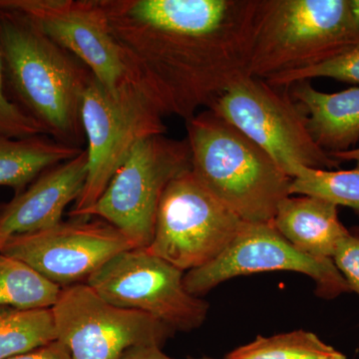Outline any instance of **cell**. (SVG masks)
<instances>
[{"label": "cell", "mask_w": 359, "mask_h": 359, "mask_svg": "<svg viewBox=\"0 0 359 359\" xmlns=\"http://www.w3.org/2000/svg\"><path fill=\"white\" fill-rule=\"evenodd\" d=\"M209 109L249 137L292 179L301 168L339 167L314 140L308 115L287 88L247 75L224 90Z\"/></svg>", "instance_id": "cell-6"}, {"label": "cell", "mask_w": 359, "mask_h": 359, "mask_svg": "<svg viewBox=\"0 0 359 359\" xmlns=\"http://www.w3.org/2000/svg\"><path fill=\"white\" fill-rule=\"evenodd\" d=\"M71 218L46 230L9 238L0 252L20 259L59 287L86 283L113 257L136 249L101 219Z\"/></svg>", "instance_id": "cell-12"}, {"label": "cell", "mask_w": 359, "mask_h": 359, "mask_svg": "<svg viewBox=\"0 0 359 359\" xmlns=\"http://www.w3.org/2000/svg\"><path fill=\"white\" fill-rule=\"evenodd\" d=\"M332 262L346 280L351 292L359 295V229L348 230L335 250Z\"/></svg>", "instance_id": "cell-24"}, {"label": "cell", "mask_w": 359, "mask_h": 359, "mask_svg": "<svg viewBox=\"0 0 359 359\" xmlns=\"http://www.w3.org/2000/svg\"><path fill=\"white\" fill-rule=\"evenodd\" d=\"M290 194L321 198L337 207L351 208L359 216V165L337 171L301 168L292 179Z\"/></svg>", "instance_id": "cell-21"}, {"label": "cell", "mask_w": 359, "mask_h": 359, "mask_svg": "<svg viewBox=\"0 0 359 359\" xmlns=\"http://www.w3.org/2000/svg\"><path fill=\"white\" fill-rule=\"evenodd\" d=\"M287 271L304 273L316 283V294L334 299L351 292L332 259L309 256L294 248L271 223H245L235 240L211 263L191 269L184 285L199 297L219 283L262 271Z\"/></svg>", "instance_id": "cell-11"}, {"label": "cell", "mask_w": 359, "mask_h": 359, "mask_svg": "<svg viewBox=\"0 0 359 359\" xmlns=\"http://www.w3.org/2000/svg\"><path fill=\"white\" fill-rule=\"evenodd\" d=\"M334 159L339 162H355L359 165V148L351 149V150L344 151V152L332 153L330 154Z\"/></svg>", "instance_id": "cell-27"}, {"label": "cell", "mask_w": 359, "mask_h": 359, "mask_svg": "<svg viewBox=\"0 0 359 359\" xmlns=\"http://www.w3.org/2000/svg\"><path fill=\"white\" fill-rule=\"evenodd\" d=\"M198 359H215V358H198Z\"/></svg>", "instance_id": "cell-30"}, {"label": "cell", "mask_w": 359, "mask_h": 359, "mask_svg": "<svg viewBox=\"0 0 359 359\" xmlns=\"http://www.w3.org/2000/svg\"><path fill=\"white\" fill-rule=\"evenodd\" d=\"M358 44L351 0H259L249 73L266 80L306 69Z\"/></svg>", "instance_id": "cell-4"}, {"label": "cell", "mask_w": 359, "mask_h": 359, "mask_svg": "<svg viewBox=\"0 0 359 359\" xmlns=\"http://www.w3.org/2000/svg\"><path fill=\"white\" fill-rule=\"evenodd\" d=\"M0 54L16 104L47 136L82 148V99L93 78L75 56L25 14L0 7Z\"/></svg>", "instance_id": "cell-2"}, {"label": "cell", "mask_w": 359, "mask_h": 359, "mask_svg": "<svg viewBox=\"0 0 359 359\" xmlns=\"http://www.w3.org/2000/svg\"><path fill=\"white\" fill-rule=\"evenodd\" d=\"M332 359H346V356L344 355V353H342V354H340L339 356H337V358H332Z\"/></svg>", "instance_id": "cell-29"}, {"label": "cell", "mask_w": 359, "mask_h": 359, "mask_svg": "<svg viewBox=\"0 0 359 359\" xmlns=\"http://www.w3.org/2000/svg\"><path fill=\"white\" fill-rule=\"evenodd\" d=\"M83 150L47 135L25 139L0 136V186L20 193L46 170L77 157Z\"/></svg>", "instance_id": "cell-17"}, {"label": "cell", "mask_w": 359, "mask_h": 359, "mask_svg": "<svg viewBox=\"0 0 359 359\" xmlns=\"http://www.w3.org/2000/svg\"><path fill=\"white\" fill-rule=\"evenodd\" d=\"M287 88L308 115L309 131L325 152L354 148L359 141V87L325 93L304 80Z\"/></svg>", "instance_id": "cell-16"}, {"label": "cell", "mask_w": 359, "mask_h": 359, "mask_svg": "<svg viewBox=\"0 0 359 359\" xmlns=\"http://www.w3.org/2000/svg\"><path fill=\"white\" fill-rule=\"evenodd\" d=\"M0 7L27 16L107 88L129 80L99 0H0Z\"/></svg>", "instance_id": "cell-13"}, {"label": "cell", "mask_w": 359, "mask_h": 359, "mask_svg": "<svg viewBox=\"0 0 359 359\" xmlns=\"http://www.w3.org/2000/svg\"><path fill=\"white\" fill-rule=\"evenodd\" d=\"M332 78L348 83L359 84V44L321 65L306 69L285 73L264 80L271 86L287 88L295 82L313 78Z\"/></svg>", "instance_id": "cell-22"}, {"label": "cell", "mask_w": 359, "mask_h": 359, "mask_svg": "<svg viewBox=\"0 0 359 359\" xmlns=\"http://www.w3.org/2000/svg\"><path fill=\"white\" fill-rule=\"evenodd\" d=\"M337 208L314 196L290 195L278 205L273 224L297 250L316 259H332L348 233Z\"/></svg>", "instance_id": "cell-15"}, {"label": "cell", "mask_w": 359, "mask_h": 359, "mask_svg": "<svg viewBox=\"0 0 359 359\" xmlns=\"http://www.w3.org/2000/svg\"><path fill=\"white\" fill-rule=\"evenodd\" d=\"M51 309L57 340L72 359H122L133 347L162 346L174 332L149 314L106 302L87 283L61 289Z\"/></svg>", "instance_id": "cell-10"}, {"label": "cell", "mask_w": 359, "mask_h": 359, "mask_svg": "<svg viewBox=\"0 0 359 359\" xmlns=\"http://www.w3.org/2000/svg\"><path fill=\"white\" fill-rule=\"evenodd\" d=\"M244 224L190 170L174 179L163 194L154 236L146 250L181 271H191L217 259Z\"/></svg>", "instance_id": "cell-8"}, {"label": "cell", "mask_w": 359, "mask_h": 359, "mask_svg": "<svg viewBox=\"0 0 359 359\" xmlns=\"http://www.w3.org/2000/svg\"><path fill=\"white\" fill-rule=\"evenodd\" d=\"M163 118L152 101L129 80L109 89L92 78L81 106L87 143L86 181L69 212L71 218H79L95 204L141 141L166 134Z\"/></svg>", "instance_id": "cell-5"}, {"label": "cell", "mask_w": 359, "mask_h": 359, "mask_svg": "<svg viewBox=\"0 0 359 359\" xmlns=\"http://www.w3.org/2000/svg\"><path fill=\"white\" fill-rule=\"evenodd\" d=\"M86 283L106 302L149 314L174 332L200 327L209 311L186 290L183 271L146 249L121 252Z\"/></svg>", "instance_id": "cell-9"}, {"label": "cell", "mask_w": 359, "mask_h": 359, "mask_svg": "<svg viewBox=\"0 0 359 359\" xmlns=\"http://www.w3.org/2000/svg\"><path fill=\"white\" fill-rule=\"evenodd\" d=\"M122 359H174L161 351L159 346H138L127 351Z\"/></svg>", "instance_id": "cell-26"}, {"label": "cell", "mask_w": 359, "mask_h": 359, "mask_svg": "<svg viewBox=\"0 0 359 359\" xmlns=\"http://www.w3.org/2000/svg\"><path fill=\"white\" fill-rule=\"evenodd\" d=\"M192 170L186 139L156 135L130 153L95 204L79 218H97L114 226L136 249H146L154 236L163 194L180 175Z\"/></svg>", "instance_id": "cell-7"}, {"label": "cell", "mask_w": 359, "mask_h": 359, "mask_svg": "<svg viewBox=\"0 0 359 359\" xmlns=\"http://www.w3.org/2000/svg\"><path fill=\"white\" fill-rule=\"evenodd\" d=\"M129 81L186 122L250 75L259 0H99Z\"/></svg>", "instance_id": "cell-1"}, {"label": "cell", "mask_w": 359, "mask_h": 359, "mask_svg": "<svg viewBox=\"0 0 359 359\" xmlns=\"http://www.w3.org/2000/svg\"><path fill=\"white\" fill-rule=\"evenodd\" d=\"M340 354L313 332L294 330L269 337H257L254 341L233 349L226 359H332Z\"/></svg>", "instance_id": "cell-20"}, {"label": "cell", "mask_w": 359, "mask_h": 359, "mask_svg": "<svg viewBox=\"0 0 359 359\" xmlns=\"http://www.w3.org/2000/svg\"><path fill=\"white\" fill-rule=\"evenodd\" d=\"M351 9L359 23V0H351Z\"/></svg>", "instance_id": "cell-28"}, {"label": "cell", "mask_w": 359, "mask_h": 359, "mask_svg": "<svg viewBox=\"0 0 359 359\" xmlns=\"http://www.w3.org/2000/svg\"><path fill=\"white\" fill-rule=\"evenodd\" d=\"M187 123L192 173L245 223H271L292 179L249 137L212 110Z\"/></svg>", "instance_id": "cell-3"}, {"label": "cell", "mask_w": 359, "mask_h": 359, "mask_svg": "<svg viewBox=\"0 0 359 359\" xmlns=\"http://www.w3.org/2000/svg\"><path fill=\"white\" fill-rule=\"evenodd\" d=\"M39 135H46L39 123L7 97L6 75L0 54V136L25 139Z\"/></svg>", "instance_id": "cell-23"}, {"label": "cell", "mask_w": 359, "mask_h": 359, "mask_svg": "<svg viewBox=\"0 0 359 359\" xmlns=\"http://www.w3.org/2000/svg\"><path fill=\"white\" fill-rule=\"evenodd\" d=\"M8 359H72V358L67 347L62 342L54 340L51 344L39 347L29 353L20 354Z\"/></svg>", "instance_id": "cell-25"}, {"label": "cell", "mask_w": 359, "mask_h": 359, "mask_svg": "<svg viewBox=\"0 0 359 359\" xmlns=\"http://www.w3.org/2000/svg\"><path fill=\"white\" fill-rule=\"evenodd\" d=\"M86 176L84 149L77 157L46 170L13 200L0 205V250L11 238L61 223L66 208L81 195Z\"/></svg>", "instance_id": "cell-14"}, {"label": "cell", "mask_w": 359, "mask_h": 359, "mask_svg": "<svg viewBox=\"0 0 359 359\" xmlns=\"http://www.w3.org/2000/svg\"><path fill=\"white\" fill-rule=\"evenodd\" d=\"M57 340L51 309L0 306V359L20 355Z\"/></svg>", "instance_id": "cell-18"}, {"label": "cell", "mask_w": 359, "mask_h": 359, "mask_svg": "<svg viewBox=\"0 0 359 359\" xmlns=\"http://www.w3.org/2000/svg\"><path fill=\"white\" fill-rule=\"evenodd\" d=\"M60 290L23 262L0 252V306L51 309Z\"/></svg>", "instance_id": "cell-19"}]
</instances>
